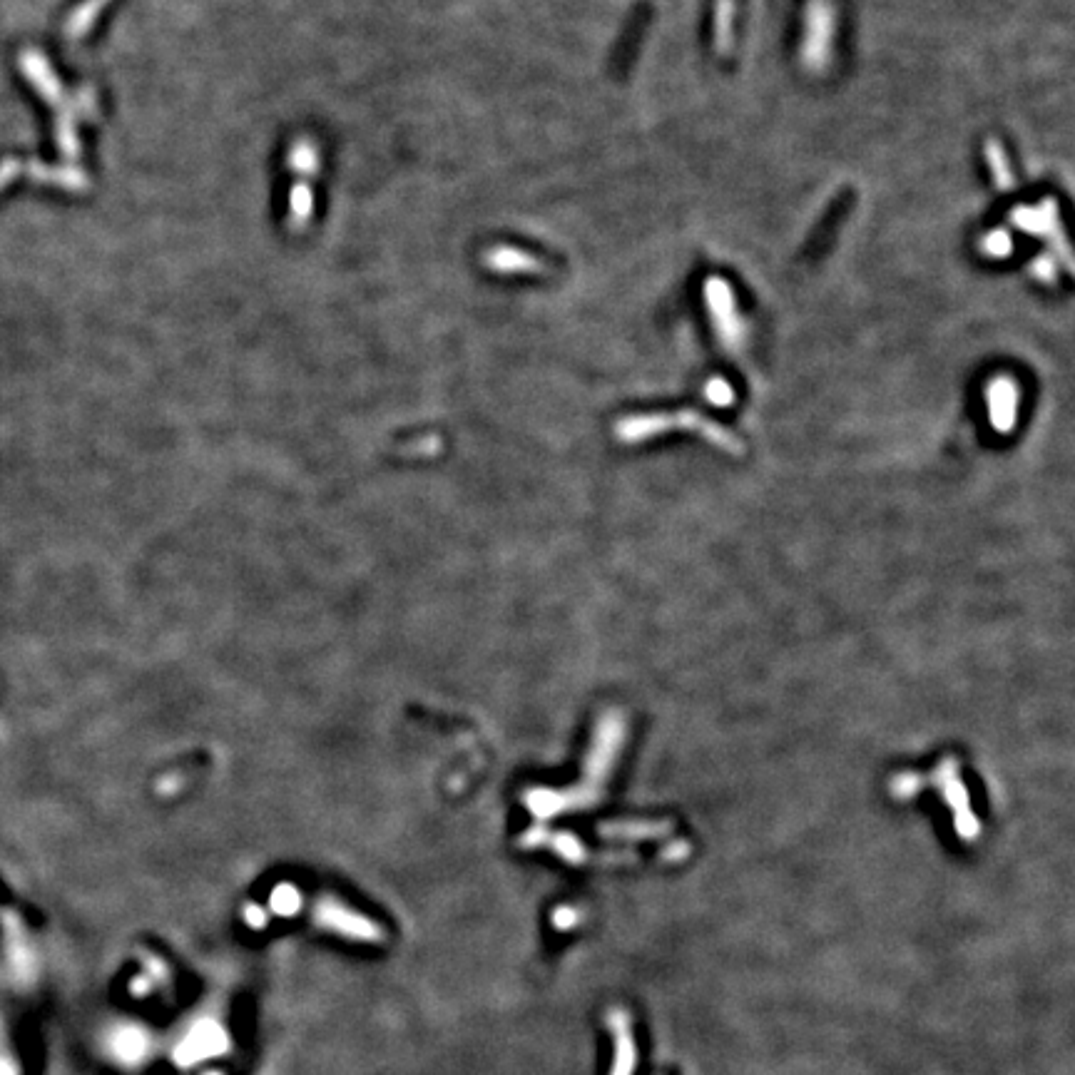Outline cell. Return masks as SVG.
<instances>
[{
    "instance_id": "13",
    "label": "cell",
    "mask_w": 1075,
    "mask_h": 1075,
    "mask_svg": "<svg viewBox=\"0 0 1075 1075\" xmlns=\"http://www.w3.org/2000/svg\"><path fill=\"white\" fill-rule=\"evenodd\" d=\"M105 3H108V0H90L88 5H83V8H80L68 23V35H70V38H80L83 33H88V28L93 25L95 15H98L100 10H103Z\"/></svg>"
},
{
    "instance_id": "11",
    "label": "cell",
    "mask_w": 1075,
    "mask_h": 1075,
    "mask_svg": "<svg viewBox=\"0 0 1075 1075\" xmlns=\"http://www.w3.org/2000/svg\"><path fill=\"white\" fill-rule=\"evenodd\" d=\"M732 43V0H720L715 13V48L727 53Z\"/></svg>"
},
{
    "instance_id": "3",
    "label": "cell",
    "mask_w": 1075,
    "mask_h": 1075,
    "mask_svg": "<svg viewBox=\"0 0 1075 1075\" xmlns=\"http://www.w3.org/2000/svg\"><path fill=\"white\" fill-rule=\"evenodd\" d=\"M289 167L294 172V187L289 195V227L302 232L312 219V177L319 172V150L312 140H297L289 150Z\"/></svg>"
},
{
    "instance_id": "1",
    "label": "cell",
    "mask_w": 1075,
    "mask_h": 1075,
    "mask_svg": "<svg viewBox=\"0 0 1075 1075\" xmlns=\"http://www.w3.org/2000/svg\"><path fill=\"white\" fill-rule=\"evenodd\" d=\"M625 735H628V725H625V717L620 712H608V715L600 720V725L595 727L593 747H590L588 762H585L583 782L578 787L563 789V792H548V789H540L528 797V807L538 814V817H553V814L568 812V809H585L593 807L603 799L605 784H608L610 772L615 767V759H618L620 750L625 745Z\"/></svg>"
},
{
    "instance_id": "2",
    "label": "cell",
    "mask_w": 1075,
    "mask_h": 1075,
    "mask_svg": "<svg viewBox=\"0 0 1075 1075\" xmlns=\"http://www.w3.org/2000/svg\"><path fill=\"white\" fill-rule=\"evenodd\" d=\"M692 431L700 433L705 441H710L712 446L722 448V451L732 453V456H742L745 446H742L740 438L735 436L730 429L720 426L717 421H710L707 416L697 414L692 409L672 411V414H643V416H625L623 421L615 424V436L625 443H638L647 441V438L657 436V433L665 431Z\"/></svg>"
},
{
    "instance_id": "5",
    "label": "cell",
    "mask_w": 1075,
    "mask_h": 1075,
    "mask_svg": "<svg viewBox=\"0 0 1075 1075\" xmlns=\"http://www.w3.org/2000/svg\"><path fill=\"white\" fill-rule=\"evenodd\" d=\"M1011 222L1016 224V227H1021L1023 232L1043 234V237L1051 239L1053 244H1058L1066 267H1073L1071 247H1068L1061 222H1058V207L1053 205V200H1046L1041 207H1018V210L1011 212Z\"/></svg>"
},
{
    "instance_id": "9",
    "label": "cell",
    "mask_w": 1075,
    "mask_h": 1075,
    "mask_svg": "<svg viewBox=\"0 0 1075 1075\" xmlns=\"http://www.w3.org/2000/svg\"><path fill=\"white\" fill-rule=\"evenodd\" d=\"M483 264L491 272L501 274H538L545 272V264L531 254L521 252L513 247H493L483 254Z\"/></svg>"
},
{
    "instance_id": "16",
    "label": "cell",
    "mask_w": 1075,
    "mask_h": 1075,
    "mask_svg": "<svg viewBox=\"0 0 1075 1075\" xmlns=\"http://www.w3.org/2000/svg\"><path fill=\"white\" fill-rule=\"evenodd\" d=\"M1033 274H1036L1038 279H1043V282H1056L1058 269H1056V264L1051 262V257H1041V259H1036V264H1033Z\"/></svg>"
},
{
    "instance_id": "8",
    "label": "cell",
    "mask_w": 1075,
    "mask_h": 1075,
    "mask_svg": "<svg viewBox=\"0 0 1075 1075\" xmlns=\"http://www.w3.org/2000/svg\"><path fill=\"white\" fill-rule=\"evenodd\" d=\"M988 414H991L993 429L1001 433H1008L1016 426L1018 416V386L1011 379L1001 376V379L991 381L988 384Z\"/></svg>"
},
{
    "instance_id": "7",
    "label": "cell",
    "mask_w": 1075,
    "mask_h": 1075,
    "mask_svg": "<svg viewBox=\"0 0 1075 1075\" xmlns=\"http://www.w3.org/2000/svg\"><path fill=\"white\" fill-rule=\"evenodd\" d=\"M598 834L603 839H620V842H657L672 834V822L667 819H618V822L598 824Z\"/></svg>"
},
{
    "instance_id": "4",
    "label": "cell",
    "mask_w": 1075,
    "mask_h": 1075,
    "mask_svg": "<svg viewBox=\"0 0 1075 1075\" xmlns=\"http://www.w3.org/2000/svg\"><path fill=\"white\" fill-rule=\"evenodd\" d=\"M924 782L941 789L944 802L949 804L951 814H954L956 832H959L961 839H966V842H973V839L981 834V824H978V817L971 809V797H968V789L959 772V759L944 757L939 767H936L929 777H924Z\"/></svg>"
},
{
    "instance_id": "6",
    "label": "cell",
    "mask_w": 1075,
    "mask_h": 1075,
    "mask_svg": "<svg viewBox=\"0 0 1075 1075\" xmlns=\"http://www.w3.org/2000/svg\"><path fill=\"white\" fill-rule=\"evenodd\" d=\"M705 294H707V304H710L712 317H715L717 331L722 334V341L735 349L737 336H740V324H737L735 299H732L730 287H727L720 277H710V282H707V287H705Z\"/></svg>"
},
{
    "instance_id": "15",
    "label": "cell",
    "mask_w": 1075,
    "mask_h": 1075,
    "mask_svg": "<svg viewBox=\"0 0 1075 1075\" xmlns=\"http://www.w3.org/2000/svg\"><path fill=\"white\" fill-rule=\"evenodd\" d=\"M981 249L986 254H991V257H1006V254L1011 252V239L1001 232L986 234V239L981 242Z\"/></svg>"
},
{
    "instance_id": "14",
    "label": "cell",
    "mask_w": 1075,
    "mask_h": 1075,
    "mask_svg": "<svg viewBox=\"0 0 1075 1075\" xmlns=\"http://www.w3.org/2000/svg\"><path fill=\"white\" fill-rule=\"evenodd\" d=\"M707 399L717 406H730L732 404V389L725 379H712L705 389Z\"/></svg>"
},
{
    "instance_id": "10",
    "label": "cell",
    "mask_w": 1075,
    "mask_h": 1075,
    "mask_svg": "<svg viewBox=\"0 0 1075 1075\" xmlns=\"http://www.w3.org/2000/svg\"><path fill=\"white\" fill-rule=\"evenodd\" d=\"M986 160H988V167H991L993 182H996L998 190H1011L1013 187L1011 165H1008V157H1006V152H1003L1001 142H996L993 137L986 142Z\"/></svg>"
},
{
    "instance_id": "12",
    "label": "cell",
    "mask_w": 1075,
    "mask_h": 1075,
    "mask_svg": "<svg viewBox=\"0 0 1075 1075\" xmlns=\"http://www.w3.org/2000/svg\"><path fill=\"white\" fill-rule=\"evenodd\" d=\"M924 787H926L924 777L914 772H901V774H896V777H891V782H889L891 797L904 799V802L906 799L916 797V794H919Z\"/></svg>"
}]
</instances>
